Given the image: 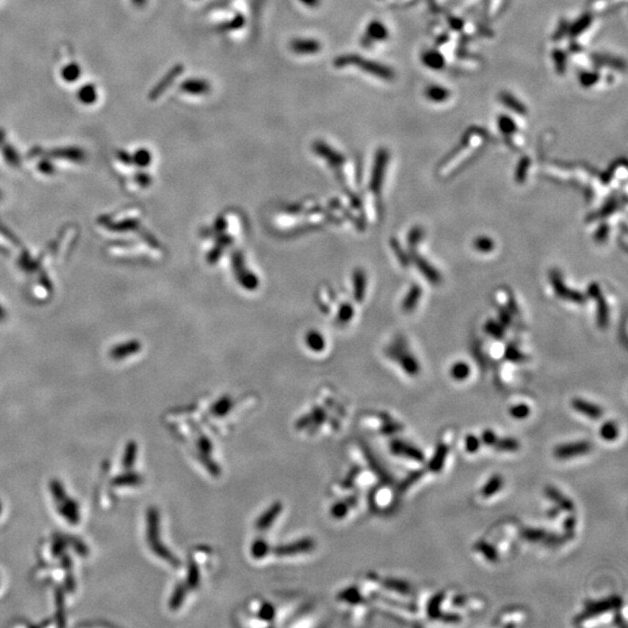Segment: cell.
Here are the masks:
<instances>
[{
    "label": "cell",
    "mask_w": 628,
    "mask_h": 628,
    "mask_svg": "<svg viewBox=\"0 0 628 628\" xmlns=\"http://www.w3.org/2000/svg\"><path fill=\"white\" fill-rule=\"evenodd\" d=\"M474 248L479 253H491L495 249V241L488 236H479L474 241Z\"/></svg>",
    "instance_id": "27"
},
{
    "label": "cell",
    "mask_w": 628,
    "mask_h": 628,
    "mask_svg": "<svg viewBox=\"0 0 628 628\" xmlns=\"http://www.w3.org/2000/svg\"><path fill=\"white\" fill-rule=\"evenodd\" d=\"M599 435L603 440L611 442V441L618 439L619 428L613 421H606L604 422V425H601V427L599 428Z\"/></svg>",
    "instance_id": "25"
},
{
    "label": "cell",
    "mask_w": 628,
    "mask_h": 628,
    "mask_svg": "<svg viewBox=\"0 0 628 628\" xmlns=\"http://www.w3.org/2000/svg\"><path fill=\"white\" fill-rule=\"evenodd\" d=\"M471 369L468 363L460 361L456 362L455 364H453V367L450 368V376H452V378L457 380V382H463V380H465L469 378L470 376Z\"/></svg>",
    "instance_id": "23"
},
{
    "label": "cell",
    "mask_w": 628,
    "mask_h": 628,
    "mask_svg": "<svg viewBox=\"0 0 628 628\" xmlns=\"http://www.w3.org/2000/svg\"><path fill=\"white\" fill-rule=\"evenodd\" d=\"M312 548H313V541L306 539V540L298 541V542L293 543V544L280 547L277 549V553H278L279 555H293V554H296V553L307 552Z\"/></svg>",
    "instance_id": "16"
},
{
    "label": "cell",
    "mask_w": 628,
    "mask_h": 628,
    "mask_svg": "<svg viewBox=\"0 0 628 628\" xmlns=\"http://www.w3.org/2000/svg\"><path fill=\"white\" fill-rule=\"evenodd\" d=\"M448 453H449V448L447 447V445H445L444 443L439 444V447L436 448L434 456L432 457V460L430 461V463H428V469H430L432 473H434V474L440 473L444 465L445 460H447Z\"/></svg>",
    "instance_id": "12"
},
{
    "label": "cell",
    "mask_w": 628,
    "mask_h": 628,
    "mask_svg": "<svg viewBox=\"0 0 628 628\" xmlns=\"http://www.w3.org/2000/svg\"><path fill=\"white\" fill-rule=\"evenodd\" d=\"M0 510H2V509H0Z\"/></svg>",
    "instance_id": "50"
},
{
    "label": "cell",
    "mask_w": 628,
    "mask_h": 628,
    "mask_svg": "<svg viewBox=\"0 0 628 628\" xmlns=\"http://www.w3.org/2000/svg\"><path fill=\"white\" fill-rule=\"evenodd\" d=\"M426 97L430 99L431 102L434 103H442L445 102L450 96V92L447 90L442 88V86L439 85H431L428 86L426 90Z\"/></svg>",
    "instance_id": "21"
},
{
    "label": "cell",
    "mask_w": 628,
    "mask_h": 628,
    "mask_svg": "<svg viewBox=\"0 0 628 628\" xmlns=\"http://www.w3.org/2000/svg\"><path fill=\"white\" fill-rule=\"evenodd\" d=\"M388 37V28L380 21H372L368 26L366 35L362 38V45L370 47L372 41H380Z\"/></svg>",
    "instance_id": "9"
},
{
    "label": "cell",
    "mask_w": 628,
    "mask_h": 628,
    "mask_svg": "<svg viewBox=\"0 0 628 628\" xmlns=\"http://www.w3.org/2000/svg\"><path fill=\"white\" fill-rule=\"evenodd\" d=\"M571 406H573V409L577 411L578 413L583 414L584 417L592 420H599L603 417L604 413V411L600 406L595 404V402L582 399V398H575V399L571 401Z\"/></svg>",
    "instance_id": "7"
},
{
    "label": "cell",
    "mask_w": 628,
    "mask_h": 628,
    "mask_svg": "<svg viewBox=\"0 0 628 628\" xmlns=\"http://www.w3.org/2000/svg\"><path fill=\"white\" fill-rule=\"evenodd\" d=\"M544 492L549 499H551L554 504L556 505L557 509H561L563 511H568V512H573V511L575 510L574 501L569 499L566 496L563 495V493L560 490H557L556 488L547 487L545 488Z\"/></svg>",
    "instance_id": "11"
},
{
    "label": "cell",
    "mask_w": 628,
    "mask_h": 628,
    "mask_svg": "<svg viewBox=\"0 0 628 628\" xmlns=\"http://www.w3.org/2000/svg\"><path fill=\"white\" fill-rule=\"evenodd\" d=\"M485 332L488 333V334L492 335L493 337H497V339H500L504 335V331H502V326L500 323L498 322H493V321H488L487 325H485Z\"/></svg>",
    "instance_id": "35"
},
{
    "label": "cell",
    "mask_w": 628,
    "mask_h": 628,
    "mask_svg": "<svg viewBox=\"0 0 628 628\" xmlns=\"http://www.w3.org/2000/svg\"><path fill=\"white\" fill-rule=\"evenodd\" d=\"M510 415L515 420L527 419L531 414V407L527 404H517L510 407Z\"/></svg>",
    "instance_id": "29"
},
{
    "label": "cell",
    "mask_w": 628,
    "mask_h": 628,
    "mask_svg": "<svg viewBox=\"0 0 628 628\" xmlns=\"http://www.w3.org/2000/svg\"><path fill=\"white\" fill-rule=\"evenodd\" d=\"M553 57L555 60V66L557 71L560 73H564L565 71V54L561 50H555L553 54Z\"/></svg>",
    "instance_id": "38"
},
{
    "label": "cell",
    "mask_w": 628,
    "mask_h": 628,
    "mask_svg": "<svg viewBox=\"0 0 628 628\" xmlns=\"http://www.w3.org/2000/svg\"><path fill=\"white\" fill-rule=\"evenodd\" d=\"M391 452L395 455H398V456L410 458V460H413L415 462H419V463L425 462V454H423L418 447H415V445H412L407 442H404V441H400V440L392 441Z\"/></svg>",
    "instance_id": "6"
},
{
    "label": "cell",
    "mask_w": 628,
    "mask_h": 628,
    "mask_svg": "<svg viewBox=\"0 0 628 628\" xmlns=\"http://www.w3.org/2000/svg\"><path fill=\"white\" fill-rule=\"evenodd\" d=\"M415 264H417L418 269L421 271V274L426 277V278L431 281L433 284H439L441 281V276L439 274V271H437L434 267L431 266L430 263H428L425 258L420 257V256H415L414 257Z\"/></svg>",
    "instance_id": "13"
},
{
    "label": "cell",
    "mask_w": 628,
    "mask_h": 628,
    "mask_svg": "<svg viewBox=\"0 0 628 628\" xmlns=\"http://www.w3.org/2000/svg\"><path fill=\"white\" fill-rule=\"evenodd\" d=\"M598 80H599V75L597 72L585 71V72H582L579 75L580 84H582L583 86H585V88H590V86L595 85Z\"/></svg>",
    "instance_id": "32"
},
{
    "label": "cell",
    "mask_w": 628,
    "mask_h": 628,
    "mask_svg": "<svg viewBox=\"0 0 628 628\" xmlns=\"http://www.w3.org/2000/svg\"><path fill=\"white\" fill-rule=\"evenodd\" d=\"M620 605L621 599L618 598V597H611V598L597 601H588L585 604V607H584V611L577 617L576 621L580 622L584 620H589V619L591 618L601 616V614L610 612L611 610L619 607Z\"/></svg>",
    "instance_id": "2"
},
{
    "label": "cell",
    "mask_w": 628,
    "mask_h": 628,
    "mask_svg": "<svg viewBox=\"0 0 628 628\" xmlns=\"http://www.w3.org/2000/svg\"><path fill=\"white\" fill-rule=\"evenodd\" d=\"M498 452H506V453H513L517 452V450L520 448V443H519V441L517 439H513V437H499L498 436V439L496 441V443L493 444V447Z\"/></svg>",
    "instance_id": "20"
},
{
    "label": "cell",
    "mask_w": 628,
    "mask_h": 628,
    "mask_svg": "<svg viewBox=\"0 0 628 628\" xmlns=\"http://www.w3.org/2000/svg\"><path fill=\"white\" fill-rule=\"evenodd\" d=\"M135 455H136V447H134V444H131L128 447L127 455L125 456V462H124L125 465L131 467L133 464V460H134V457H135Z\"/></svg>",
    "instance_id": "45"
},
{
    "label": "cell",
    "mask_w": 628,
    "mask_h": 628,
    "mask_svg": "<svg viewBox=\"0 0 628 628\" xmlns=\"http://www.w3.org/2000/svg\"><path fill=\"white\" fill-rule=\"evenodd\" d=\"M229 409H231V404H229V400L225 399L221 405L214 407V412L216 413L215 415H224V413H226Z\"/></svg>",
    "instance_id": "46"
},
{
    "label": "cell",
    "mask_w": 628,
    "mask_h": 628,
    "mask_svg": "<svg viewBox=\"0 0 628 628\" xmlns=\"http://www.w3.org/2000/svg\"><path fill=\"white\" fill-rule=\"evenodd\" d=\"M393 249H395V251H396V253H397L398 255H400V256H398V257H399L400 262H401L402 264H409V257H407L406 255L404 254V251L401 250L400 246H399V244H398L397 241H396V244H393Z\"/></svg>",
    "instance_id": "47"
},
{
    "label": "cell",
    "mask_w": 628,
    "mask_h": 628,
    "mask_svg": "<svg viewBox=\"0 0 628 628\" xmlns=\"http://www.w3.org/2000/svg\"><path fill=\"white\" fill-rule=\"evenodd\" d=\"M610 233V228L607 225H601V226L598 228V231L596 232V240L598 242H604L606 239H607Z\"/></svg>",
    "instance_id": "44"
},
{
    "label": "cell",
    "mask_w": 628,
    "mask_h": 628,
    "mask_svg": "<svg viewBox=\"0 0 628 628\" xmlns=\"http://www.w3.org/2000/svg\"><path fill=\"white\" fill-rule=\"evenodd\" d=\"M290 48L296 54L311 55L318 53L321 48V45L317 40H312V38H296L290 43Z\"/></svg>",
    "instance_id": "10"
},
{
    "label": "cell",
    "mask_w": 628,
    "mask_h": 628,
    "mask_svg": "<svg viewBox=\"0 0 628 628\" xmlns=\"http://www.w3.org/2000/svg\"><path fill=\"white\" fill-rule=\"evenodd\" d=\"M592 23V18L590 15H584L583 18H580L579 20H577L575 23V25L573 26V28H571V35H578L583 32V30H585L589 26L591 25Z\"/></svg>",
    "instance_id": "31"
},
{
    "label": "cell",
    "mask_w": 628,
    "mask_h": 628,
    "mask_svg": "<svg viewBox=\"0 0 628 628\" xmlns=\"http://www.w3.org/2000/svg\"><path fill=\"white\" fill-rule=\"evenodd\" d=\"M181 90L191 94H205L210 91V84L206 80L192 78L181 84Z\"/></svg>",
    "instance_id": "14"
},
{
    "label": "cell",
    "mask_w": 628,
    "mask_h": 628,
    "mask_svg": "<svg viewBox=\"0 0 628 628\" xmlns=\"http://www.w3.org/2000/svg\"><path fill=\"white\" fill-rule=\"evenodd\" d=\"M422 63L426 67L434 69V70H440L444 67V58L439 51L435 50H427L422 54Z\"/></svg>",
    "instance_id": "17"
},
{
    "label": "cell",
    "mask_w": 628,
    "mask_h": 628,
    "mask_svg": "<svg viewBox=\"0 0 628 628\" xmlns=\"http://www.w3.org/2000/svg\"><path fill=\"white\" fill-rule=\"evenodd\" d=\"M189 585L191 588H196L199 583V571L194 564L190 565L189 569V577H188Z\"/></svg>",
    "instance_id": "42"
},
{
    "label": "cell",
    "mask_w": 628,
    "mask_h": 628,
    "mask_svg": "<svg viewBox=\"0 0 628 628\" xmlns=\"http://www.w3.org/2000/svg\"><path fill=\"white\" fill-rule=\"evenodd\" d=\"M262 614H263V617H266L267 620H269V618L274 616V611H272L271 606L270 605L264 606V607L262 609Z\"/></svg>",
    "instance_id": "48"
},
{
    "label": "cell",
    "mask_w": 628,
    "mask_h": 628,
    "mask_svg": "<svg viewBox=\"0 0 628 628\" xmlns=\"http://www.w3.org/2000/svg\"><path fill=\"white\" fill-rule=\"evenodd\" d=\"M521 536L525 540L530 541V542H541V541H545L551 538L549 533L545 530L532 527L525 528V530L521 532Z\"/></svg>",
    "instance_id": "19"
},
{
    "label": "cell",
    "mask_w": 628,
    "mask_h": 628,
    "mask_svg": "<svg viewBox=\"0 0 628 628\" xmlns=\"http://www.w3.org/2000/svg\"><path fill=\"white\" fill-rule=\"evenodd\" d=\"M387 585L392 589V590H396L398 592L404 593V595H409L411 592V586L410 584H407L406 582H402V580H397V579H389L387 580Z\"/></svg>",
    "instance_id": "33"
},
{
    "label": "cell",
    "mask_w": 628,
    "mask_h": 628,
    "mask_svg": "<svg viewBox=\"0 0 628 628\" xmlns=\"http://www.w3.org/2000/svg\"><path fill=\"white\" fill-rule=\"evenodd\" d=\"M280 512V504H275L271 506V509L268 511L267 513H264L262 515V518H259V520L257 521V528L258 530H266V528L270 527V523L275 520L277 514Z\"/></svg>",
    "instance_id": "26"
},
{
    "label": "cell",
    "mask_w": 628,
    "mask_h": 628,
    "mask_svg": "<svg viewBox=\"0 0 628 628\" xmlns=\"http://www.w3.org/2000/svg\"><path fill=\"white\" fill-rule=\"evenodd\" d=\"M588 293L597 301V323L599 327H606L609 323V307L601 294L599 285L592 283L589 287Z\"/></svg>",
    "instance_id": "5"
},
{
    "label": "cell",
    "mask_w": 628,
    "mask_h": 628,
    "mask_svg": "<svg viewBox=\"0 0 628 628\" xmlns=\"http://www.w3.org/2000/svg\"><path fill=\"white\" fill-rule=\"evenodd\" d=\"M422 236H423L422 228L419 227V226L413 227L412 231H411L410 234H409V245H410V247H412V248H413V247L417 246L419 242L421 241Z\"/></svg>",
    "instance_id": "37"
},
{
    "label": "cell",
    "mask_w": 628,
    "mask_h": 628,
    "mask_svg": "<svg viewBox=\"0 0 628 628\" xmlns=\"http://www.w3.org/2000/svg\"><path fill=\"white\" fill-rule=\"evenodd\" d=\"M480 443H482V441H480L479 437H477L476 435L469 434L467 435L465 437V449L467 452L469 454H475L478 452V449L480 448Z\"/></svg>",
    "instance_id": "34"
},
{
    "label": "cell",
    "mask_w": 628,
    "mask_h": 628,
    "mask_svg": "<svg viewBox=\"0 0 628 628\" xmlns=\"http://www.w3.org/2000/svg\"><path fill=\"white\" fill-rule=\"evenodd\" d=\"M506 357H508L510 361L513 362H522L525 361V357H523V355L517 350L513 347H509V349L506 350Z\"/></svg>",
    "instance_id": "43"
},
{
    "label": "cell",
    "mask_w": 628,
    "mask_h": 628,
    "mask_svg": "<svg viewBox=\"0 0 628 628\" xmlns=\"http://www.w3.org/2000/svg\"><path fill=\"white\" fill-rule=\"evenodd\" d=\"M497 439H498V435L496 434V432H493L492 430H485L483 432L482 437H480V441H482L484 444L493 447V444L496 443Z\"/></svg>",
    "instance_id": "40"
},
{
    "label": "cell",
    "mask_w": 628,
    "mask_h": 628,
    "mask_svg": "<svg viewBox=\"0 0 628 628\" xmlns=\"http://www.w3.org/2000/svg\"><path fill=\"white\" fill-rule=\"evenodd\" d=\"M335 67L342 68L346 66H357L363 69V71L369 72L371 75L383 78V79L391 80L395 77V73L391 69L383 66V64L374 62V60L366 59L357 55H343L335 59Z\"/></svg>",
    "instance_id": "1"
},
{
    "label": "cell",
    "mask_w": 628,
    "mask_h": 628,
    "mask_svg": "<svg viewBox=\"0 0 628 628\" xmlns=\"http://www.w3.org/2000/svg\"><path fill=\"white\" fill-rule=\"evenodd\" d=\"M504 485V478L500 475H493L492 477L483 485L482 496L491 497L501 490Z\"/></svg>",
    "instance_id": "18"
},
{
    "label": "cell",
    "mask_w": 628,
    "mask_h": 628,
    "mask_svg": "<svg viewBox=\"0 0 628 628\" xmlns=\"http://www.w3.org/2000/svg\"><path fill=\"white\" fill-rule=\"evenodd\" d=\"M251 553H253L254 557L261 558L262 556L266 555L267 553V543L263 542V541H257V542L254 543Z\"/></svg>",
    "instance_id": "41"
},
{
    "label": "cell",
    "mask_w": 628,
    "mask_h": 628,
    "mask_svg": "<svg viewBox=\"0 0 628 628\" xmlns=\"http://www.w3.org/2000/svg\"><path fill=\"white\" fill-rule=\"evenodd\" d=\"M592 444L589 441H577V442L563 443L557 445L554 449V455L560 460H569V458L583 456L591 452Z\"/></svg>",
    "instance_id": "4"
},
{
    "label": "cell",
    "mask_w": 628,
    "mask_h": 628,
    "mask_svg": "<svg viewBox=\"0 0 628 628\" xmlns=\"http://www.w3.org/2000/svg\"><path fill=\"white\" fill-rule=\"evenodd\" d=\"M399 362L402 367V369H404L407 374L411 376H417L420 372V364L419 362L415 359V357H413L412 355L410 354H402Z\"/></svg>",
    "instance_id": "24"
},
{
    "label": "cell",
    "mask_w": 628,
    "mask_h": 628,
    "mask_svg": "<svg viewBox=\"0 0 628 628\" xmlns=\"http://www.w3.org/2000/svg\"><path fill=\"white\" fill-rule=\"evenodd\" d=\"M475 548L477 549L479 553H482V555L487 558L489 561H496L498 558V554L496 548L491 545V543L484 542V541H480V542H477L475 545Z\"/></svg>",
    "instance_id": "28"
},
{
    "label": "cell",
    "mask_w": 628,
    "mask_h": 628,
    "mask_svg": "<svg viewBox=\"0 0 628 628\" xmlns=\"http://www.w3.org/2000/svg\"><path fill=\"white\" fill-rule=\"evenodd\" d=\"M421 294H422L421 288H420L417 284L412 285L410 289V291L407 292L406 297L404 298V300H402V306H401L402 310H404L405 312L413 311L415 307H417L420 298H421Z\"/></svg>",
    "instance_id": "15"
},
{
    "label": "cell",
    "mask_w": 628,
    "mask_h": 628,
    "mask_svg": "<svg viewBox=\"0 0 628 628\" xmlns=\"http://www.w3.org/2000/svg\"><path fill=\"white\" fill-rule=\"evenodd\" d=\"M531 161L528 157H523L520 163H519V166L517 168V172H515V178L518 179L519 183H522V180L525 179V177L527 175V169L530 167Z\"/></svg>",
    "instance_id": "36"
},
{
    "label": "cell",
    "mask_w": 628,
    "mask_h": 628,
    "mask_svg": "<svg viewBox=\"0 0 628 628\" xmlns=\"http://www.w3.org/2000/svg\"><path fill=\"white\" fill-rule=\"evenodd\" d=\"M301 2L304 3V4H306L307 6H312V7L317 6L318 4H319V0H301Z\"/></svg>",
    "instance_id": "49"
},
{
    "label": "cell",
    "mask_w": 628,
    "mask_h": 628,
    "mask_svg": "<svg viewBox=\"0 0 628 628\" xmlns=\"http://www.w3.org/2000/svg\"><path fill=\"white\" fill-rule=\"evenodd\" d=\"M498 126H499L500 131L508 136L512 135L517 131V126H515L514 121L506 115H500V118L498 119Z\"/></svg>",
    "instance_id": "30"
},
{
    "label": "cell",
    "mask_w": 628,
    "mask_h": 628,
    "mask_svg": "<svg viewBox=\"0 0 628 628\" xmlns=\"http://www.w3.org/2000/svg\"><path fill=\"white\" fill-rule=\"evenodd\" d=\"M500 100L505 106H508L510 110H512L513 112H515V113L521 114V115L527 113V110H526V107L523 106V104L521 102H519L517 98H514L512 94L509 92H502L500 94Z\"/></svg>",
    "instance_id": "22"
},
{
    "label": "cell",
    "mask_w": 628,
    "mask_h": 628,
    "mask_svg": "<svg viewBox=\"0 0 628 628\" xmlns=\"http://www.w3.org/2000/svg\"><path fill=\"white\" fill-rule=\"evenodd\" d=\"M549 279H551L552 287L555 290L556 294L562 299L574 301L576 304H583L585 301V297L578 291L569 289L564 284V280L562 278L561 272L558 270H552L549 272Z\"/></svg>",
    "instance_id": "3"
},
{
    "label": "cell",
    "mask_w": 628,
    "mask_h": 628,
    "mask_svg": "<svg viewBox=\"0 0 628 628\" xmlns=\"http://www.w3.org/2000/svg\"><path fill=\"white\" fill-rule=\"evenodd\" d=\"M388 159H389V154L385 149H380L378 153H377L374 174H372V183H371L372 189H374L376 192L379 191L380 186H382L384 170H385V167H387V164H388Z\"/></svg>",
    "instance_id": "8"
},
{
    "label": "cell",
    "mask_w": 628,
    "mask_h": 628,
    "mask_svg": "<svg viewBox=\"0 0 628 628\" xmlns=\"http://www.w3.org/2000/svg\"><path fill=\"white\" fill-rule=\"evenodd\" d=\"M617 206H618V202L616 201V199H612V200L607 201L604 205L603 209L599 211V213L597 214V218H604V216L611 215L614 211L617 210Z\"/></svg>",
    "instance_id": "39"
}]
</instances>
